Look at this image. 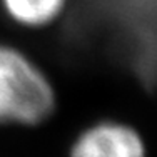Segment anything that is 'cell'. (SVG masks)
Here are the masks:
<instances>
[{
    "mask_svg": "<svg viewBox=\"0 0 157 157\" xmlns=\"http://www.w3.org/2000/svg\"><path fill=\"white\" fill-rule=\"evenodd\" d=\"M55 107L47 75L24 52L0 44V124L35 125Z\"/></svg>",
    "mask_w": 157,
    "mask_h": 157,
    "instance_id": "1",
    "label": "cell"
},
{
    "mask_svg": "<svg viewBox=\"0 0 157 157\" xmlns=\"http://www.w3.org/2000/svg\"><path fill=\"white\" fill-rule=\"evenodd\" d=\"M15 24L30 29L50 25L65 9L67 0H0Z\"/></svg>",
    "mask_w": 157,
    "mask_h": 157,
    "instance_id": "3",
    "label": "cell"
},
{
    "mask_svg": "<svg viewBox=\"0 0 157 157\" xmlns=\"http://www.w3.org/2000/svg\"><path fill=\"white\" fill-rule=\"evenodd\" d=\"M70 157H145V147L132 127L99 122L77 137Z\"/></svg>",
    "mask_w": 157,
    "mask_h": 157,
    "instance_id": "2",
    "label": "cell"
}]
</instances>
